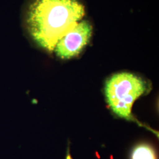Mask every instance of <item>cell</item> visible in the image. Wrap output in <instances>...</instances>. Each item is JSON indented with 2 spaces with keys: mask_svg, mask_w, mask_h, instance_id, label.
<instances>
[{
  "mask_svg": "<svg viewBox=\"0 0 159 159\" xmlns=\"http://www.w3.org/2000/svg\"><path fill=\"white\" fill-rule=\"evenodd\" d=\"M131 159H157L153 148L147 144H141L134 148Z\"/></svg>",
  "mask_w": 159,
  "mask_h": 159,
  "instance_id": "cell-4",
  "label": "cell"
},
{
  "mask_svg": "<svg viewBox=\"0 0 159 159\" xmlns=\"http://www.w3.org/2000/svg\"><path fill=\"white\" fill-rule=\"evenodd\" d=\"M84 15V7L79 0H33L27 11L26 24L35 43L52 52Z\"/></svg>",
  "mask_w": 159,
  "mask_h": 159,
  "instance_id": "cell-1",
  "label": "cell"
},
{
  "mask_svg": "<svg viewBox=\"0 0 159 159\" xmlns=\"http://www.w3.org/2000/svg\"><path fill=\"white\" fill-rule=\"evenodd\" d=\"M147 90L146 83L141 78L122 72L114 74L107 81L105 94L114 113L121 118L129 120L134 101Z\"/></svg>",
  "mask_w": 159,
  "mask_h": 159,
  "instance_id": "cell-2",
  "label": "cell"
},
{
  "mask_svg": "<svg viewBox=\"0 0 159 159\" xmlns=\"http://www.w3.org/2000/svg\"><path fill=\"white\" fill-rule=\"evenodd\" d=\"M92 33L90 23L87 20L80 21L58 41L54 51L61 59L75 57L89 43Z\"/></svg>",
  "mask_w": 159,
  "mask_h": 159,
  "instance_id": "cell-3",
  "label": "cell"
}]
</instances>
